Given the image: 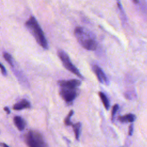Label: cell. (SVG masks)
I'll return each instance as SVG.
<instances>
[{
    "label": "cell",
    "mask_w": 147,
    "mask_h": 147,
    "mask_svg": "<svg viewBox=\"0 0 147 147\" xmlns=\"http://www.w3.org/2000/svg\"><path fill=\"white\" fill-rule=\"evenodd\" d=\"M75 36L78 42L84 49L88 51L96 50L98 45L95 35L88 29L77 26L74 30Z\"/></svg>",
    "instance_id": "6da1fadb"
},
{
    "label": "cell",
    "mask_w": 147,
    "mask_h": 147,
    "mask_svg": "<svg viewBox=\"0 0 147 147\" xmlns=\"http://www.w3.org/2000/svg\"><path fill=\"white\" fill-rule=\"evenodd\" d=\"M25 26L33 36L36 42L44 49L48 48V43L45 34L36 18L32 16L25 22Z\"/></svg>",
    "instance_id": "7a4b0ae2"
},
{
    "label": "cell",
    "mask_w": 147,
    "mask_h": 147,
    "mask_svg": "<svg viewBox=\"0 0 147 147\" xmlns=\"http://www.w3.org/2000/svg\"><path fill=\"white\" fill-rule=\"evenodd\" d=\"M25 141L28 147H46L42 136L37 131L30 130L25 136Z\"/></svg>",
    "instance_id": "3957f363"
},
{
    "label": "cell",
    "mask_w": 147,
    "mask_h": 147,
    "mask_svg": "<svg viewBox=\"0 0 147 147\" xmlns=\"http://www.w3.org/2000/svg\"><path fill=\"white\" fill-rule=\"evenodd\" d=\"M57 55L61 60L63 65L67 70L69 71L81 79L84 78L78 69L72 64L68 54L64 51L62 49H59L57 51Z\"/></svg>",
    "instance_id": "277c9868"
},
{
    "label": "cell",
    "mask_w": 147,
    "mask_h": 147,
    "mask_svg": "<svg viewBox=\"0 0 147 147\" xmlns=\"http://www.w3.org/2000/svg\"><path fill=\"white\" fill-rule=\"evenodd\" d=\"M60 95L67 103H71L76 98L78 92L76 88L61 87L60 90Z\"/></svg>",
    "instance_id": "5b68a950"
},
{
    "label": "cell",
    "mask_w": 147,
    "mask_h": 147,
    "mask_svg": "<svg viewBox=\"0 0 147 147\" xmlns=\"http://www.w3.org/2000/svg\"><path fill=\"white\" fill-rule=\"evenodd\" d=\"M58 84L61 87L69 88H76L82 83L81 81L78 79H70V80H59Z\"/></svg>",
    "instance_id": "8992f818"
},
{
    "label": "cell",
    "mask_w": 147,
    "mask_h": 147,
    "mask_svg": "<svg viewBox=\"0 0 147 147\" xmlns=\"http://www.w3.org/2000/svg\"><path fill=\"white\" fill-rule=\"evenodd\" d=\"M94 71L95 74L96 75V77H97L98 80L100 83H105L106 84H109V81L108 78H107V76H106V75L105 74V73L103 72L102 69L99 67H98V65H94Z\"/></svg>",
    "instance_id": "52a82bcc"
},
{
    "label": "cell",
    "mask_w": 147,
    "mask_h": 147,
    "mask_svg": "<svg viewBox=\"0 0 147 147\" xmlns=\"http://www.w3.org/2000/svg\"><path fill=\"white\" fill-rule=\"evenodd\" d=\"M30 107V104L29 101L26 99H22L19 102L16 103L13 106V109L16 110H20L24 109H28Z\"/></svg>",
    "instance_id": "ba28073f"
},
{
    "label": "cell",
    "mask_w": 147,
    "mask_h": 147,
    "mask_svg": "<svg viewBox=\"0 0 147 147\" xmlns=\"http://www.w3.org/2000/svg\"><path fill=\"white\" fill-rule=\"evenodd\" d=\"M13 121H14V125L19 130L22 131L23 130H24L25 127V122L21 117L20 116L14 117L13 119Z\"/></svg>",
    "instance_id": "9c48e42d"
},
{
    "label": "cell",
    "mask_w": 147,
    "mask_h": 147,
    "mask_svg": "<svg viewBox=\"0 0 147 147\" xmlns=\"http://www.w3.org/2000/svg\"><path fill=\"white\" fill-rule=\"evenodd\" d=\"M118 119L121 122H132L136 119V116L133 114H128L123 116H119Z\"/></svg>",
    "instance_id": "30bf717a"
},
{
    "label": "cell",
    "mask_w": 147,
    "mask_h": 147,
    "mask_svg": "<svg viewBox=\"0 0 147 147\" xmlns=\"http://www.w3.org/2000/svg\"><path fill=\"white\" fill-rule=\"evenodd\" d=\"M72 127L75 133V138L77 140L79 139V136H80V130H81V127H82V124L80 122H78L75 124H72Z\"/></svg>",
    "instance_id": "8fae6325"
},
{
    "label": "cell",
    "mask_w": 147,
    "mask_h": 147,
    "mask_svg": "<svg viewBox=\"0 0 147 147\" xmlns=\"http://www.w3.org/2000/svg\"><path fill=\"white\" fill-rule=\"evenodd\" d=\"M99 96L105 109L106 110H109V109L110 107V103H109V101L107 96H106V95L102 92H99Z\"/></svg>",
    "instance_id": "7c38bea8"
},
{
    "label": "cell",
    "mask_w": 147,
    "mask_h": 147,
    "mask_svg": "<svg viewBox=\"0 0 147 147\" xmlns=\"http://www.w3.org/2000/svg\"><path fill=\"white\" fill-rule=\"evenodd\" d=\"M3 58L5 59V60L12 67H13L14 64H13V59L12 58V56H11V55H10L9 53H7V52H5L3 55Z\"/></svg>",
    "instance_id": "4fadbf2b"
},
{
    "label": "cell",
    "mask_w": 147,
    "mask_h": 147,
    "mask_svg": "<svg viewBox=\"0 0 147 147\" xmlns=\"http://www.w3.org/2000/svg\"><path fill=\"white\" fill-rule=\"evenodd\" d=\"M74 114V111L73 110H71L69 111V113H68V114L67 115V116L66 117V118L64 119V124L66 126H70V125H72V123L71 122L70 118Z\"/></svg>",
    "instance_id": "5bb4252c"
},
{
    "label": "cell",
    "mask_w": 147,
    "mask_h": 147,
    "mask_svg": "<svg viewBox=\"0 0 147 147\" xmlns=\"http://www.w3.org/2000/svg\"><path fill=\"white\" fill-rule=\"evenodd\" d=\"M118 108H119V106L117 104L115 105L113 107L112 111H111V119H112V121H114V118L115 115Z\"/></svg>",
    "instance_id": "9a60e30c"
},
{
    "label": "cell",
    "mask_w": 147,
    "mask_h": 147,
    "mask_svg": "<svg viewBox=\"0 0 147 147\" xmlns=\"http://www.w3.org/2000/svg\"><path fill=\"white\" fill-rule=\"evenodd\" d=\"M0 69H1V72L2 74L4 75V76H6L7 75V72H6V70L5 68V67L0 63Z\"/></svg>",
    "instance_id": "2e32d148"
},
{
    "label": "cell",
    "mask_w": 147,
    "mask_h": 147,
    "mask_svg": "<svg viewBox=\"0 0 147 147\" xmlns=\"http://www.w3.org/2000/svg\"><path fill=\"white\" fill-rule=\"evenodd\" d=\"M133 129H134V127H133V124H131L129 127V136H131L133 133Z\"/></svg>",
    "instance_id": "e0dca14e"
},
{
    "label": "cell",
    "mask_w": 147,
    "mask_h": 147,
    "mask_svg": "<svg viewBox=\"0 0 147 147\" xmlns=\"http://www.w3.org/2000/svg\"><path fill=\"white\" fill-rule=\"evenodd\" d=\"M117 2H118V7H119V9H120L121 10H122V5H121V3H120V0H117Z\"/></svg>",
    "instance_id": "ac0fdd59"
},
{
    "label": "cell",
    "mask_w": 147,
    "mask_h": 147,
    "mask_svg": "<svg viewBox=\"0 0 147 147\" xmlns=\"http://www.w3.org/2000/svg\"><path fill=\"white\" fill-rule=\"evenodd\" d=\"M4 110H5L7 114H10V111L9 109L7 107H5Z\"/></svg>",
    "instance_id": "d6986e66"
},
{
    "label": "cell",
    "mask_w": 147,
    "mask_h": 147,
    "mask_svg": "<svg viewBox=\"0 0 147 147\" xmlns=\"http://www.w3.org/2000/svg\"><path fill=\"white\" fill-rule=\"evenodd\" d=\"M2 145L3 147H9L7 145H6V144H2Z\"/></svg>",
    "instance_id": "ffe728a7"
},
{
    "label": "cell",
    "mask_w": 147,
    "mask_h": 147,
    "mask_svg": "<svg viewBox=\"0 0 147 147\" xmlns=\"http://www.w3.org/2000/svg\"><path fill=\"white\" fill-rule=\"evenodd\" d=\"M132 1L135 3H138V0H132Z\"/></svg>",
    "instance_id": "44dd1931"
}]
</instances>
